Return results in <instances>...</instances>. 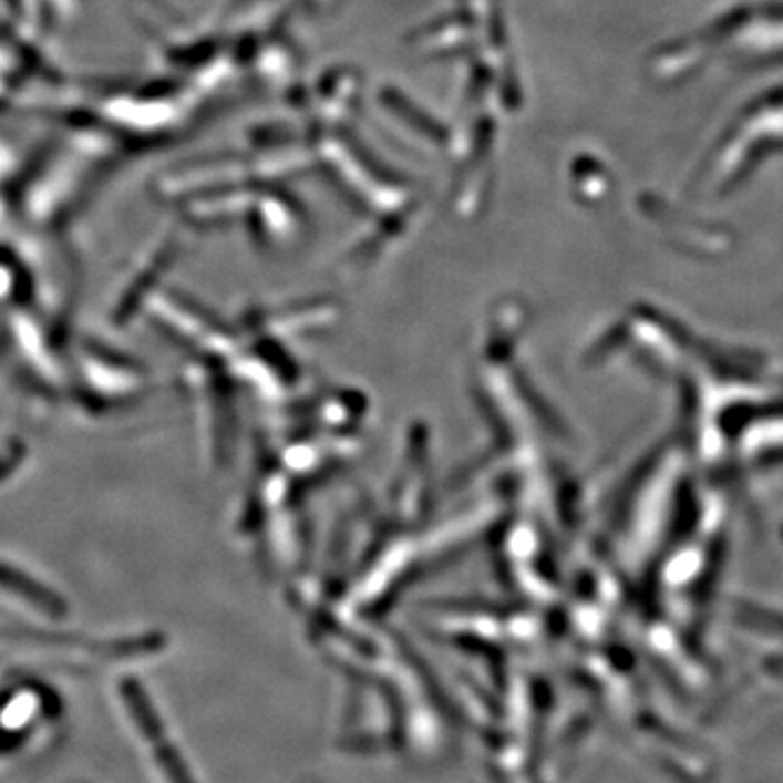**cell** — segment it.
Returning <instances> with one entry per match:
<instances>
[{"mask_svg":"<svg viewBox=\"0 0 783 783\" xmlns=\"http://www.w3.org/2000/svg\"><path fill=\"white\" fill-rule=\"evenodd\" d=\"M121 697L133 723L137 724L140 733L151 744L153 755L168 783H196L177 746L168 740L164 723L142 683H137L133 677H124L121 681Z\"/></svg>","mask_w":783,"mask_h":783,"instance_id":"1","label":"cell"},{"mask_svg":"<svg viewBox=\"0 0 783 783\" xmlns=\"http://www.w3.org/2000/svg\"><path fill=\"white\" fill-rule=\"evenodd\" d=\"M13 288H16V279H13L11 270L0 266V299H7L13 292Z\"/></svg>","mask_w":783,"mask_h":783,"instance_id":"3","label":"cell"},{"mask_svg":"<svg viewBox=\"0 0 783 783\" xmlns=\"http://www.w3.org/2000/svg\"><path fill=\"white\" fill-rule=\"evenodd\" d=\"M0 590L35 607L40 614H44L51 620H61L68 616V605L53 590L33 581L22 570H16L4 564H0Z\"/></svg>","mask_w":783,"mask_h":783,"instance_id":"2","label":"cell"}]
</instances>
